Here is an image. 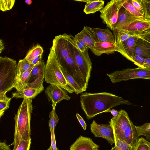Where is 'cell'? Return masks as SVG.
<instances>
[{
	"instance_id": "1",
	"label": "cell",
	"mask_w": 150,
	"mask_h": 150,
	"mask_svg": "<svg viewBox=\"0 0 150 150\" xmlns=\"http://www.w3.org/2000/svg\"><path fill=\"white\" fill-rule=\"evenodd\" d=\"M81 108L87 119L90 120L96 115L120 105H131L129 100L112 93L106 92L96 93H81Z\"/></svg>"
},
{
	"instance_id": "2",
	"label": "cell",
	"mask_w": 150,
	"mask_h": 150,
	"mask_svg": "<svg viewBox=\"0 0 150 150\" xmlns=\"http://www.w3.org/2000/svg\"><path fill=\"white\" fill-rule=\"evenodd\" d=\"M45 80L50 84L59 86L70 93L74 92L65 77L54 51L51 47L46 65Z\"/></svg>"
},
{
	"instance_id": "3",
	"label": "cell",
	"mask_w": 150,
	"mask_h": 150,
	"mask_svg": "<svg viewBox=\"0 0 150 150\" xmlns=\"http://www.w3.org/2000/svg\"><path fill=\"white\" fill-rule=\"evenodd\" d=\"M16 61L6 56L0 57V100H9L6 93L11 90L16 79Z\"/></svg>"
},
{
	"instance_id": "4",
	"label": "cell",
	"mask_w": 150,
	"mask_h": 150,
	"mask_svg": "<svg viewBox=\"0 0 150 150\" xmlns=\"http://www.w3.org/2000/svg\"><path fill=\"white\" fill-rule=\"evenodd\" d=\"M32 100L23 99L14 118L15 130H17L21 139H30V120L33 110Z\"/></svg>"
},
{
	"instance_id": "5",
	"label": "cell",
	"mask_w": 150,
	"mask_h": 150,
	"mask_svg": "<svg viewBox=\"0 0 150 150\" xmlns=\"http://www.w3.org/2000/svg\"><path fill=\"white\" fill-rule=\"evenodd\" d=\"M51 48L61 64L70 54L73 48L71 35L64 33L55 37Z\"/></svg>"
},
{
	"instance_id": "6",
	"label": "cell",
	"mask_w": 150,
	"mask_h": 150,
	"mask_svg": "<svg viewBox=\"0 0 150 150\" xmlns=\"http://www.w3.org/2000/svg\"><path fill=\"white\" fill-rule=\"evenodd\" d=\"M127 0H111L100 11V17L110 30L113 31L117 22L119 11Z\"/></svg>"
},
{
	"instance_id": "7",
	"label": "cell",
	"mask_w": 150,
	"mask_h": 150,
	"mask_svg": "<svg viewBox=\"0 0 150 150\" xmlns=\"http://www.w3.org/2000/svg\"><path fill=\"white\" fill-rule=\"evenodd\" d=\"M107 75L112 83L133 79H143L150 80V70L139 67L126 69L121 71L117 70Z\"/></svg>"
},
{
	"instance_id": "8",
	"label": "cell",
	"mask_w": 150,
	"mask_h": 150,
	"mask_svg": "<svg viewBox=\"0 0 150 150\" xmlns=\"http://www.w3.org/2000/svg\"><path fill=\"white\" fill-rule=\"evenodd\" d=\"M73 42L75 61L83 76L87 89L92 69V63L88 53L89 49L87 48L85 51L81 52L74 41Z\"/></svg>"
},
{
	"instance_id": "9",
	"label": "cell",
	"mask_w": 150,
	"mask_h": 150,
	"mask_svg": "<svg viewBox=\"0 0 150 150\" xmlns=\"http://www.w3.org/2000/svg\"><path fill=\"white\" fill-rule=\"evenodd\" d=\"M131 121L127 112L122 109L120 110L117 117H112L108 122L113 128L114 136L124 141V132Z\"/></svg>"
},
{
	"instance_id": "10",
	"label": "cell",
	"mask_w": 150,
	"mask_h": 150,
	"mask_svg": "<svg viewBox=\"0 0 150 150\" xmlns=\"http://www.w3.org/2000/svg\"><path fill=\"white\" fill-rule=\"evenodd\" d=\"M138 36L150 32V21L144 19L136 20L130 23L113 30Z\"/></svg>"
},
{
	"instance_id": "11",
	"label": "cell",
	"mask_w": 150,
	"mask_h": 150,
	"mask_svg": "<svg viewBox=\"0 0 150 150\" xmlns=\"http://www.w3.org/2000/svg\"><path fill=\"white\" fill-rule=\"evenodd\" d=\"M91 132L96 137H101L107 140L112 146L115 143L113 128L109 124H98L93 120L90 125Z\"/></svg>"
},
{
	"instance_id": "12",
	"label": "cell",
	"mask_w": 150,
	"mask_h": 150,
	"mask_svg": "<svg viewBox=\"0 0 150 150\" xmlns=\"http://www.w3.org/2000/svg\"><path fill=\"white\" fill-rule=\"evenodd\" d=\"M46 65L45 62L42 60L34 66L30 73L28 87L35 88L44 87L43 84L45 79Z\"/></svg>"
},
{
	"instance_id": "13",
	"label": "cell",
	"mask_w": 150,
	"mask_h": 150,
	"mask_svg": "<svg viewBox=\"0 0 150 150\" xmlns=\"http://www.w3.org/2000/svg\"><path fill=\"white\" fill-rule=\"evenodd\" d=\"M63 89L59 86L52 84L46 88L45 92L49 101L52 103V108H55L57 104L62 100L70 99L71 97Z\"/></svg>"
},
{
	"instance_id": "14",
	"label": "cell",
	"mask_w": 150,
	"mask_h": 150,
	"mask_svg": "<svg viewBox=\"0 0 150 150\" xmlns=\"http://www.w3.org/2000/svg\"><path fill=\"white\" fill-rule=\"evenodd\" d=\"M138 36H132L126 40L116 43L118 48V52L128 60L132 62L134 55L136 44Z\"/></svg>"
},
{
	"instance_id": "15",
	"label": "cell",
	"mask_w": 150,
	"mask_h": 150,
	"mask_svg": "<svg viewBox=\"0 0 150 150\" xmlns=\"http://www.w3.org/2000/svg\"><path fill=\"white\" fill-rule=\"evenodd\" d=\"M95 55L100 56L103 54H112L118 52V48L116 43L108 42H96L93 47L90 49Z\"/></svg>"
},
{
	"instance_id": "16",
	"label": "cell",
	"mask_w": 150,
	"mask_h": 150,
	"mask_svg": "<svg viewBox=\"0 0 150 150\" xmlns=\"http://www.w3.org/2000/svg\"><path fill=\"white\" fill-rule=\"evenodd\" d=\"M99 147L90 138L80 136L71 145L70 150H96Z\"/></svg>"
},
{
	"instance_id": "17",
	"label": "cell",
	"mask_w": 150,
	"mask_h": 150,
	"mask_svg": "<svg viewBox=\"0 0 150 150\" xmlns=\"http://www.w3.org/2000/svg\"><path fill=\"white\" fill-rule=\"evenodd\" d=\"M75 37L82 40L88 49L92 48L95 43L98 41L95 34L91 30V28L87 26H84L82 30Z\"/></svg>"
},
{
	"instance_id": "18",
	"label": "cell",
	"mask_w": 150,
	"mask_h": 150,
	"mask_svg": "<svg viewBox=\"0 0 150 150\" xmlns=\"http://www.w3.org/2000/svg\"><path fill=\"white\" fill-rule=\"evenodd\" d=\"M123 139L124 142L134 148L139 139L135 126L131 121L124 132Z\"/></svg>"
},
{
	"instance_id": "19",
	"label": "cell",
	"mask_w": 150,
	"mask_h": 150,
	"mask_svg": "<svg viewBox=\"0 0 150 150\" xmlns=\"http://www.w3.org/2000/svg\"><path fill=\"white\" fill-rule=\"evenodd\" d=\"M143 19L144 18H139L134 16L122 6L119 11L118 21L114 30L128 25L136 20Z\"/></svg>"
},
{
	"instance_id": "20",
	"label": "cell",
	"mask_w": 150,
	"mask_h": 150,
	"mask_svg": "<svg viewBox=\"0 0 150 150\" xmlns=\"http://www.w3.org/2000/svg\"><path fill=\"white\" fill-rule=\"evenodd\" d=\"M44 90V87L35 88L28 87L21 91L12 93L11 98H23L32 100Z\"/></svg>"
},
{
	"instance_id": "21",
	"label": "cell",
	"mask_w": 150,
	"mask_h": 150,
	"mask_svg": "<svg viewBox=\"0 0 150 150\" xmlns=\"http://www.w3.org/2000/svg\"><path fill=\"white\" fill-rule=\"evenodd\" d=\"M91 30L95 34L98 41L108 42L116 43L114 36L108 28H91Z\"/></svg>"
},
{
	"instance_id": "22",
	"label": "cell",
	"mask_w": 150,
	"mask_h": 150,
	"mask_svg": "<svg viewBox=\"0 0 150 150\" xmlns=\"http://www.w3.org/2000/svg\"><path fill=\"white\" fill-rule=\"evenodd\" d=\"M134 54L141 56L144 59L150 58V43L139 38L136 44Z\"/></svg>"
},
{
	"instance_id": "23",
	"label": "cell",
	"mask_w": 150,
	"mask_h": 150,
	"mask_svg": "<svg viewBox=\"0 0 150 150\" xmlns=\"http://www.w3.org/2000/svg\"><path fill=\"white\" fill-rule=\"evenodd\" d=\"M86 2L83 11L86 14H93L100 11L104 7L105 1L100 0H76Z\"/></svg>"
},
{
	"instance_id": "24",
	"label": "cell",
	"mask_w": 150,
	"mask_h": 150,
	"mask_svg": "<svg viewBox=\"0 0 150 150\" xmlns=\"http://www.w3.org/2000/svg\"><path fill=\"white\" fill-rule=\"evenodd\" d=\"M34 66H32L28 70L16 79L13 88H15L16 91H21L27 88L30 73Z\"/></svg>"
},
{
	"instance_id": "25",
	"label": "cell",
	"mask_w": 150,
	"mask_h": 150,
	"mask_svg": "<svg viewBox=\"0 0 150 150\" xmlns=\"http://www.w3.org/2000/svg\"><path fill=\"white\" fill-rule=\"evenodd\" d=\"M43 52V48L40 45H37L29 51L24 59L30 62L40 55L42 54Z\"/></svg>"
},
{
	"instance_id": "26",
	"label": "cell",
	"mask_w": 150,
	"mask_h": 150,
	"mask_svg": "<svg viewBox=\"0 0 150 150\" xmlns=\"http://www.w3.org/2000/svg\"><path fill=\"white\" fill-rule=\"evenodd\" d=\"M61 66V65H60ZM62 72L66 79L72 86L74 93L78 94L83 92L78 83L68 73L67 71L61 66Z\"/></svg>"
},
{
	"instance_id": "27",
	"label": "cell",
	"mask_w": 150,
	"mask_h": 150,
	"mask_svg": "<svg viewBox=\"0 0 150 150\" xmlns=\"http://www.w3.org/2000/svg\"><path fill=\"white\" fill-rule=\"evenodd\" d=\"M33 65L24 59L20 60L17 65L16 78L28 70Z\"/></svg>"
},
{
	"instance_id": "28",
	"label": "cell",
	"mask_w": 150,
	"mask_h": 150,
	"mask_svg": "<svg viewBox=\"0 0 150 150\" xmlns=\"http://www.w3.org/2000/svg\"><path fill=\"white\" fill-rule=\"evenodd\" d=\"M122 6L134 16L139 18H144V15L132 5L131 0H127Z\"/></svg>"
},
{
	"instance_id": "29",
	"label": "cell",
	"mask_w": 150,
	"mask_h": 150,
	"mask_svg": "<svg viewBox=\"0 0 150 150\" xmlns=\"http://www.w3.org/2000/svg\"><path fill=\"white\" fill-rule=\"evenodd\" d=\"M115 137V146L111 150H134V148L124 141H121Z\"/></svg>"
},
{
	"instance_id": "30",
	"label": "cell",
	"mask_w": 150,
	"mask_h": 150,
	"mask_svg": "<svg viewBox=\"0 0 150 150\" xmlns=\"http://www.w3.org/2000/svg\"><path fill=\"white\" fill-rule=\"evenodd\" d=\"M48 122L50 130L54 131L56 126L59 121V117L55 112V108H52L49 114Z\"/></svg>"
},
{
	"instance_id": "31",
	"label": "cell",
	"mask_w": 150,
	"mask_h": 150,
	"mask_svg": "<svg viewBox=\"0 0 150 150\" xmlns=\"http://www.w3.org/2000/svg\"><path fill=\"white\" fill-rule=\"evenodd\" d=\"M138 134L146 136L150 134V123H145L140 126H136Z\"/></svg>"
},
{
	"instance_id": "32",
	"label": "cell",
	"mask_w": 150,
	"mask_h": 150,
	"mask_svg": "<svg viewBox=\"0 0 150 150\" xmlns=\"http://www.w3.org/2000/svg\"><path fill=\"white\" fill-rule=\"evenodd\" d=\"M141 5L144 18L150 21V0H142Z\"/></svg>"
},
{
	"instance_id": "33",
	"label": "cell",
	"mask_w": 150,
	"mask_h": 150,
	"mask_svg": "<svg viewBox=\"0 0 150 150\" xmlns=\"http://www.w3.org/2000/svg\"><path fill=\"white\" fill-rule=\"evenodd\" d=\"M15 0H0V9L3 11H6L11 9L13 6Z\"/></svg>"
},
{
	"instance_id": "34",
	"label": "cell",
	"mask_w": 150,
	"mask_h": 150,
	"mask_svg": "<svg viewBox=\"0 0 150 150\" xmlns=\"http://www.w3.org/2000/svg\"><path fill=\"white\" fill-rule=\"evenodd\" d=\"M134 150H150L146 140L143 137L139 138Z\"/></svg>"
},
{
	"instance_id": "35",
	"label": "cell",
	"mask_w": 150,
	"mask_h": 150,
	"mask_svg": "<svg viewBox=\"0 0 150 150\" xmlns=\"http://www.w3.org/2000/svg\"><path fill=\"white\" fill-rule=\"evenodd\" d=\"M72 39L79 50L81 52L85 51L87 48L85 42L81 39L71 35Z\"/></svg>"
},
{
	"instance_id": "36",
	"label": "cell",
	"mask_w": 150,
	"mask_h": 150,
	"mask_svg": "<svg viewBox=\"0 0 150 150\" xmlns=\"http://www.w3.org/2000/svg\"><path fill=\"white\" fill-rule=\"evenodd\" d=\"M11 98L8 100H0V118L3 115L5 111L9 107Z\"/></svg>"
},
{
	"instance_id": "37",
	"label": "cell",
	"mask_w": 150,
	"mask_h": 150,
	"mask_svg": "<svg viewBox=\"0 0 150 150\" xmlns=\"http://www.w3.org/2000/svg\"><path fill=\"white\" fill-rule=\"evenodd\" d=\"M144 58L141 56L137 54H134L132 59V62L134 64L144 69Z\"/></svg>"
},
{
	"instance_id": "38",
	"label": "cell",
	"mask_w": 150,
	"mask_h": 150,
	"mask_svg": "<svg viewBox=\"0 0 150 150\" xmlns=\"http://www.w3.org/2000/svg\"><path fill=\"white\" fill-rule=\"evenodd\" d=\"M31 143V138L27 140L21 139L18 144V150H29Z\"/></svg>"
},
{
	"instance_id": "39",
	"label": "cell",
	"mask_w": 150,
	"mask_h": 150,
	"mask_svg": "<svg viewBox=\"0 0 150 150\" xmlns=\"http://www.w3.org/2000/svg\"><path fill=\"white\" fill-rule=\"evenodd\" d=\"M14 138V141L12 144L14 146L13 150H18V146L21 140V138L17 131L15 130Z\"/></svg>"
},
{
	"instance_id": "40",
	"label": "cell",
	"mask_w": 150,
	"mask_h": 150,
	"mask_svg": "<svg viewBox=\"0 0 150 150\" xmlns=\"http://www.w3.org/2000/svg\"><path fill=\"white\" fill-rule=\"evenodd\" d=\"M133 6L139 10L144 15V12L142 9V0H131Z\"/></svg>"
},
{
	"instance_id": "41",
	"label": "cell",
	"mask_w": 150,
	"mask_h": 150,
	"mask_svg": "<svg viewBox=\"0 0 150 150\" xmlns=\"http://www.w3.org/2000/svg\"><path fill=\"white\" fill-rule=\"evenodd\" d=\"M51 134V144L50 146L53 150H59L57 148L54 134V131L50 130Z\"/></svg>"
},
{
	"instance_id": "42",
	"label": "cell",
	"mask_w": 150,
	"mask_h": 150,
	"mask_svg": "<svg viewBox=\"0 0 150 150\" xmlns=\"http://www.w3.org/2000/svg\"><path fill=\"white\" fill-rule=\"evenodd\" d=\"M76 117L83 130H86V129L87 125L84 119L78 113H77L76 114Z\"/></svg>"
},
{
	"instance_id": "43",
	"label": "cell",
	"mask_w": 150,
	"mask_h": 150,
	"mask_svg": "<svg viewBox=\"0 0 150 150\" xmlns=\"http://www.w3.org/2000/svg\"><path fill=\"white\" fill-rule=\"evenodd\" d=\"M141 38L150 43V32H146L138 36Z\"/></svg>"
},
{
	"instance_id": "44",
	"label": "cell",
	"mask_w": 150,
	"mask_h": 150,
	"mask_svg": "<svg viewBox=\"0 0 150 150\" xmlns=\"http://www.w3.org/2000/svg\"><path fill=\"white\" fill-rule=\"evenodd\" d=\"M42 54L40 55L35 59L29 62L31 64L35 66L42 60Z\"/></svg>"
},
{
	"instance_id": "45",
	"label": "cell",
	"mask_w": 150,
	"mask_h": 150,
	"mask_svg": "<svg viewBox=\"0 0 150 150\" xmlns=\"http://www.w3.org/2000/svg\"><path fill=\"white\" fill-rule=\"evenodd\" d=\"M144 69L150 70V58H146L144 59Z\"/></svg>"
},
{
	"instance_id": "46",
	"label": "cell",
	"mask_w": 150,
	"mask_h": 150,
	"mask_svg": "<svg viewBox=\"0 0 150 150\" xmlns=\"http://www.w3.org/2000/svg\"><path fill=\"white\" fill-rule=\"evenodd\" d=\"M0 150H11L8 146L7 145L5 141L0 143Z\"/></svg>"
},
{
	"instance_id": "47",
	"label": "cell",
	"mask_w": 150,
	"mask_h": 150,
	"mask_svg": "<svg viewBox=\"0 0 150 150\" xmlns=\"http://www.w3.org/2000/svg\"><path fill=\"white\" fill-rule=\"evenodd\" d=\"M109 112L111 113V114L112 115L113 117L115 118L119 114V111H118L117 110H116L114 109H109L106 112Z\"/></svg>"
},
{
	"instance_id": "48",
	"label": "cell",
	"mask_w": 150,
	"mask_h": 150,
	"mask_svg": "<svg viewBox=\"0 0 150 150\" xmlns=\"http://www.w3.org/2000/svg\"><path fill=\"white\" fill-rule=\"evenodd\" d=\"M4 43L1 39L0 41V53H1L2 51L4 50Z\"/></svg>"
},
{
	"instance_id": "49",
	"label": "cell",
	"mask_w": 150,
	"mask_h": 150,
	"mask_svg": "<svg viewBox=\"0 0 150 150\" xmlns=\"http://www.w3.org/2000/svg\"><path fill=\"white\" fill-rule=\"evenodd\" d=\"M146 139L150 142V134L145 136Z\"/></svg>"
},
{
	"instance_id": "50",
	"label": "cell",
	"mask_w": 150,
	"mask_h": 150,
	"mask_svg": "<svg viewBox=\"0 0 150 150\" xmlns=\"http://www.w3.org/2000/svg\"><path fill=\"white\" fill-rule=\"evenodd\" d=\"M25 3L28 5H30L32 3V1L30 0H26L25 1Z\"/></svg>"
},
{
	"instance_id": "51",
	"label": "cell",
	"mask_w": 150,
	"mask_h": 150,
	"mask_svg": "<svg viewBox=\"0 0 150 150\" xmlns=\"http://www.w3.org/2000/svg\"><path fill=\"white\" fill-rule=\"evenodd\" d=\"M146 142L149 146V148H150V142H149L147 140H146Z\"/></svg>"
},
{
	"instance_id": "52",
	"label": "cell",
	"mask_w": 150,
	"mask_h": 150,
	"mask_svg": "<svg viewBox=\"0 0 150 150\" xmlns=\"http://www.w3.org/2000/svg\"><path fill=\"white\" fill-rule=\"evenodd\" d=\"M47 150H53L52 147L50 146V147Z\"/></svg>"
},
{
	"instance_id": "53",
	"label": "cell",
	"mask_w": 150,
	"mask_h": 150,
	"mask_svg": "<svg viewBox=\"0 0 150 150\" xmlns=\"http://www.w3.org/2000/svg\"><path fill=\"white\" fill-rule=\"evenodd\" d=\"M96 150H99V149H96Z\"/></svg>"
}]
</instances>
